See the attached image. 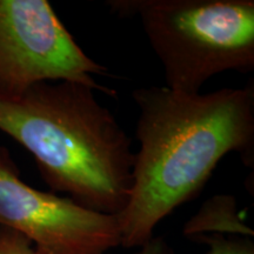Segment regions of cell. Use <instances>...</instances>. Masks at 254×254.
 Listing matches in <instances>:
<instances>
[{"mask_svg": "<svg viewBox=\"0 0 254 254\" xmlns=\"http://www.w3.org/2000/svg\"><path fill=\"white\" fill-rule=\"evenodd\" d=\"M133 100L140 148L128 201L118 214L126 249L148 243L159 222L199 194L226 154L254 165L253 82L205 94L142 87Z\"/></svg>", "mask_w": 254, "mask_h": 254, "instance_id": "cell-1", "label": "cell"}, {"mask_svg": "<svg viewBox=\"0 0 254 254\" xmlns=\"http://www.w3.org/2000/svg\"><path fill=\"white\" fill-rule=\"evenodd\" d=\"M0 131L33 155L52 193L118 215L133 184L132 139L94 90L71 81L41 82L0 100Z\"/></svg>", "mask_w": 254, "mask_h": 254, "instance_id": "cell-2", "label": "cell"}, {"mask_svg": "<svg viewBox=\"0 0 254 254\" xmlns=\"http://www.w3.org/2000/svg\"><path fill=\"white\" fill-rule=\"evenodd\" d=\"M135 15L163 66L170 90L200 93L219 73L254 69L253 0H111Z\"/></svg>", "mask_w": 254, "mask_h": 254, "instance_id": "cell-3", "label": "cell"}, {"mask_svg": "<svg viewBox=\"0 0 254 254\" xmlns=\"http://www.w3.org/2000/svg\"><path fill=\"white\" fill-rule=\"evenodd\" d=\"M107 69L90 58L46 0H0V100L41 82L71 81L114 95L94 75Z\"/></svg>", "mask_w": 254, "mask_h": 254, "instance_id": "cell-4", "label": "cell"}, {"mask_svg": "<svg viewBox=\"0 0 254 254\" xmlns=\"http://www.w3.org/2000/svg\"><path fill=\"white\" fill-rule=\"evenodd\" d=\"M0 225L26 237L37 254H107L122 245L118 215L98 213L27 185L2 146Z\"/></svg>", "mask_w": 254, "mask_h": 254, "instance_id": "cell-5", "label": "cell"}, {"mask_svg": "<svg viewBox=\"0 0 254 254\" xmlns=\"http://www.w3.org/2000/svg\"><path fill=\"white\" fill-rule=\"evenodd\" d=\"M186 237L195 238L202 234H230L253 238L254 232L241 220L233 196L219 195L206 201L199 212L184 227Z\"/></svg>", "mask_w": 254, "mask_h": 254, "instance_id": "cell-6", "label": "cell"}, {"mask_svg": "<svg viewBox=\"0 0 254 254\" xmlns=\"http://www.w3.org/2000/svg\"><path fill=\"white\" fill-rule=\"evenodd\" d=\"M193 239L207 245V254H254L252 238L224 234H202ZM131 254H174V251L164 237L154 236L148 243L139 247L136 252Z\"/></svg>", "mask_w": 254, "mask_h": 254, "instance_id": "cell-7", "label": "cell"}, {"mask_svg": "<svg viewBox=\"0 0 254 254\" xmlns=\"http://www.w3.org/2000/svg\"><path fill=\"white\" fill-rule=\"evenodd\" d=\"M0 254H37L26 237L0 225Z\"/></svg>", "mask_w": 254, "mask_h": 254, "instance_id": "cell-8", "label": "cell"}]
</instances>
